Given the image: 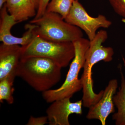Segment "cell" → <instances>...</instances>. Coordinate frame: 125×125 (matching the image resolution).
I'll return each mask as SVG.
<instances>
[{"label": "cell", "mask_w": 125, "mask_h": 125, "mask_svg": "<svg viewBox=\"0 0 125 125\" xmlns=\"http://www.w3.org/2000/svg\"><path fill=\"white\" fill-rule=\"evenodd\" d=\"M61 69L48 58L30 57L21 58L16 75L36 91L43 93L60 81Z\"/></svg>", "instance_id": "6da1fadb"}, {"label": "cell", "mask_w": 125, "mask_h": 125, "mask_svg": "<svg viewBox=\"0 0 125 125\" xmlns=\"http://www.w3.org/2000/svg\"><path fill=\"white\" fill-rule=\"evenodd\" d=\"M108 37L107 32L102 30L97 32L96 36L90 41V46L86 55L83 72L80 79L83 85V106L89 108L96 104L101 98L104 90L98 94L94 93V81L92 78V70L94 65L101 61L110 62L113 60L114 50L111 47H104L102 44Z\"/></svg>", "instance_id": "7a4b0ae2"}, {"label": "cell", "mask_w": 125, "mask_h": 125, "mask_svg": "<svg viewBox=\"0 0 125 125\" xmlns=\"http://www.w3.org/2000/svg\"><path fill=\"white\" fill-rule=\"evenodd\" d=\"M73 42L75 48V56L65 80L60 88L43 92V97L47 102L52 103L65 98L72 97L74 94L83 88L81 80L78 79V74L84 65L90 41L83 37Z\"/></svg>", "instance_id": "3957f363"}, {"label": "cell", "mask_w": 125, "mask_h": 125, "mask_svg": "<svg viewBox=\"0 0 125 125\" xmlns=\"http://www.w3.org/2000/svg\"><path fill=\"white\" fill-rule=\"evenodd\" d=\"M29 23L36 25L34 32L36 36L48 41L73 42L83 36L80 29L67 22L55 12L46 11L42 17L33 19Z\"/></svg>", "instance_id": "277c9868"}, {"label": "cell", "mask_w": 125, "mask_h": 125, "mask_svg": "<svg viewBox=\"0 0 125 125\" xmlns=\"http://www.w3.org/2000/svg\"><path fill=\"white\" fill-rule=\"evenodd\" d=\"M74 56L73 42H52L36 35L28 44L22 46L21 58L45 57L52 60L62 68L67 66Z\"/></svg>", "instance_id": "5b68a950"}, {"label": "cell", "mask_w": 125, "mask_h": 125, "mask_svg": "<svg viewBox=\"0 0 125 125\" xmlns=\"http://www.w3.org/2000/svg\"><path fill=\"white\" fill-rule=\"evenodd\" d=\"M64 20L84 31L90 41L94 38L99 29L108 28L112 24V22L103 15H99L96 17L90 16L79 1L76 0L74 1Z\"/></svg>", "instance_id": "8992f818"}, {"label": "cell", "mask_w": 125, "mask_h": 125, "mask_svg": "<svg viewBox=\"0 0 125 125\" xmlns=\"http://www.w3.org/2000/svg\"><path fill=\"white\" fill-rule=\"evenodd\" d=\"M19 23L7 11L5 4L0 9V41L7 45H18L25 46L34 38L36 34L34 30L36 25L33 24H27L25 26L26 31L21 37L14 36L11 33V28Z\"/></svg>", "instance_id": "52a82bcc"}, {"label": "cell", "mask_w": 125, "mask_h": 125, "mask_svg": "<svg viewBox=\"0 0 125 125\" xmlns=\"http://www.w3.org/2000/svg\"><path fill=\"white\" fill-rule=\"evenodd\" d=\"M71 97L56 100L47 109L46 113L50 125H70L69 117L70 114H83L82 99L72 103Z\"/></svg>", "instance_id": "ba28073f"}, {"label": "cell", "mask_w": 125, "mask_h": 125, "mask_svg": "<svg viewBox=\"0 0 125 125\" xmlns=\"http://www.w3.org/2000/svg\"><path fill=\"white\" fill-rule=\"evenodd\" d=\"M117 88V80L116 79L111 80L105 88L101 99L89 108L86 116L87 119H97L100 121L102 125H106L108 117L115 112L113 98Z\"/></svg>", "instance_id": "9c48e42d"}, {"label": "cell", "mask_w": 125, "mask_h": 125, "mask_svg": "<svg viewBox=\"0 0 125 125\" xmlns=\"http://www.w3.org/2000/svg\"><path fill=\"white\" fill-rule=\"evenodd\" d=\"M22 58V46L18 45H0V80L8 77L15 78Z\"/></svg>", "instance_id": "30bf717a"}, {"label": "cell", "mask_w": 125, "mask_h": 125, "mask_svg": "<svg viewBox=\"0 0 125 125\" xmlns=\"http://www.w3.org/2000/svg\"><path fill=\"white\" fill-rule=\"evenodd\" d=\"M7 11L19 23L35 17L37 9L31 0H7Z\"/></svg>", "instance_id": "8fae6325"}, {"label": "cell", "mask_w": 125, "mask_h": 125, "mask_svg": "<svg viewBox=\"0 0 125 125\" xmlns=\"http://www.w3.org/2000/svg\"><path fill=\"white\" fill-rule=\"evenodd\" d=\"M121 87L119 91L113 96L114 105L117 109V112L112 116L113 120H115L116 125H125V79L120 68Z\"/></svg>", "instance_id": "7c38bea8"}, {"label": "cell", "mask_w": 125, "mask_h": 125, "mask_svg": "<svg viewBox=\"0 0 125 125\" xmlns=\"http://www.w3.org/2000/svg\"><path fill=\"white\" fill-rule=\"evenodd\" d=\"M15 78L8 77L0 80V102L6 101L9 104L13 103L14 91L13 83Z\"/></svg>", "instance_id": "4fadbf2b"}, {"label": "cell", "mask_w": 125, "mask_h": 125, "mask_svg": "<svg viewBox=\"0 0 125 125\" xmlns=\"http://www.w3.org/2000/svg\"><path fill=\"white\" fill-rule=\"evenodd\" d=\"M74 0H51L48 5L46 11L57 13L65 19L69 12Z\"/></svg>", "instance_id": "5bb4252c"}, {"label": "cell", "mask_w": 125, "mask_h": 125, "mask_svg": "<svg viewBox=\"0 0 125 125\" xmlns=\"http://www.w3.org/2000/svg\"><path fill=\"white\" fill-rule=\"evenodd\" d=\"M115 12L125 19V0H108Z\"/></svg>", "instance_id": "9a60e30c"}, {"label": "cell", "mask_w": 125, "mask_h": 125, "mask_svg": "<svg viewBox=\"0 0 125 125\" xmlns=\"http://www.w3.org/2000/svg\"><path fill=\"white\" fill-rule=\"evenodd\" d=\"M51 0H40L38 7L37 9V14L33 19H36L42 17L46 12L48 5Z\"/></svg>", "instance_id": "2e32d148"}, {"label": "cell", "mask_w": 125, "mask_h": 125, "mask_svg": "<svg viewBox=\"0 0 125 125\" xmlns=\"http://www.w3.org/2000/svg\"><path fill=\"white\" fill-rule=\"evenodd\" d=\"M47 116H43L39 117H34L31 116L27 123V125H43L48 123Z\"/></svg>", "instance_id": "e0dca14e"}, {"label": "cell", "mask_w": 125, "mask_h": 125, "mask_svg": "<svg viewBox=\"0 0 125 125\" xmlns=\"http://www.w3.org/2000/svg\"><path fill=\"white\" fill-rule=\"evenodd\" d=\"M39 0H31L32 2L33 3L34 6L36 7V9H37L38 7L39 4Z\"/></svg>", "instance_id": "ac0fdd59"}, {"label": "cell", "mask_w": 125, "mask_h": 125, "mask_svg": "<svg viewBox=\"0 0 125 125\" xmlns=\"http://www.w3.org/2000/svg\"><path fill=\"white\" fill-rule=\"evenodd\" d=\"M7 0H0V9H1L4 5L6 4Z\"/></svg>", "instance_id": "d6986e66"}, {"label": "cell", "mask_w": 125, "mask_h": 125, "mask_svg": "<svg viewBox=\"0 0 125 125\" xmlns=\"http://www.w3.org/2000/svg\"><path fill=\"white\" fill-rule=\"evenodd\" d=\"M123 62H124V65H125V59H124V58L123 57Z\"/></svg>", "instance_id": "ffe728a7"}, {"label": "cell", "mask_w": 125, "mask_h": 125, "mask_svg": "<svg viewBox=\"0 0 125 125\" xmlns=\"http://www.w3.org/2000/svg\"><path fill=\"white\" fill-rule=\"evenodd\" d=\"M122 21H123V22L125 23V19H122Z\"/></svg>", "instance_id": "44dd1931"}, {"label": "cell", "mask_w": 125, "mask_h": 125, "mask_svg": "<svg viewBox=\"0 0 125 125\" xmlns=\"http://www.w3.org/2000/svg\"><path fill=\"white\" fill-rule=\"evenodd\" d=\"M76 0L79 1V0Z\"/></svg>", "instance_id": "7402d4cb"}]
</instances>
